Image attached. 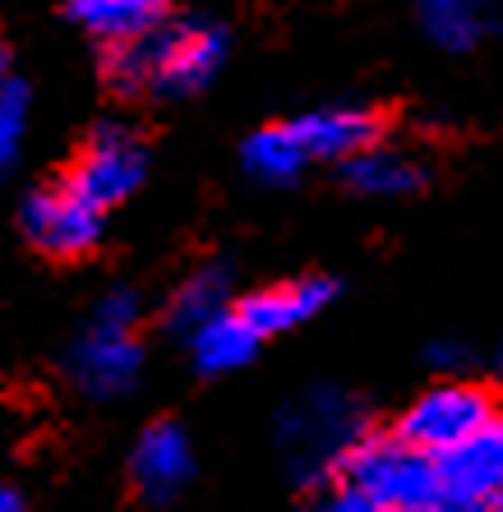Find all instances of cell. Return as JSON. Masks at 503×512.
I'll return each mask as SVG.
<instances>
[{
  "mask_svg": "<svg viewBox=\"0 0 503 512\" xmlns=\"http://www.w3.org/2000/svg\"><path fill=\"white\" fill-rule=\"evenodd\" d=\"M227 65V33L208 19H162L153 33L116 42L102 60V79L116 97H190Z\"/></svg>",
  "mask_w": 503,
  "mask_h": 512,
  "instance_id": "obj_1",
  "label": "cell"
},
{
  "mask_svg": "<svg viewBox=\"0 0 503 512\" xmlns=\"http://www.w3.org/2000/svg\"><path fill=\"white\" fill-rule=\"evenodd\" d=\"M328 508L342 512H439V471L434 453L407 443L402 434H370L360 429L333 471Z\"/></svg>",
  "mask_w": 503,
  "mask_h": 512,
  "instance_id": "obj_2",
  "label": "cell"
},
{
  "mask_svg": "<svg viewBox=\"0 0 503 512\" xmlns=\"http://www.w3.org/2000/svg\"><path fill=\"white\" fill-rule=\"evenodd\" d=\"M139 291L116 286L93 305V319L70 351V374L88 397H125L144 374V346H139Z\"/></svg>",
  "mask_w": 503,
  "mask_h": 512,
  "instance_id": "obj_3",
  "label": "cell"
},
{
  "mask_svg": "<svg viewBox=\"0 0 503 512\" xmlns=\"http://www.w3.org/2000/svg\"><path fill=\"white\" fill-rule=\"evenodd\" d=\"M365 420H360V402L342 388H314L305 393L296 406H287L277 416V443H282V457H287L291 476L300 485L324 489L333 480L337 462L347 453V443L356 439Z\"/></svg>",
  "mask_w": 503,
  "mask_h": 512,
  "instance_id": "obj_4",
  "label": "cell"
},
{
  "mask_svg": "<svg viewBox=\"0 0 503 512\" xmlns=\"http://www.w3.org/2000/svg\"><path fill=\"white\" fill-rule=\"evenodd\" d=\"M144 176H148L144 143L134 139V130H125L120 120H102V125L88 134L84 153L74 157L65 185H70L79 199H88L93 208L107 213V208L130 199V194L144 185Z\"/></svg>",
  "mask_w": 503,
  "mask_h": 512,
  "instance_id": "obj_5",
  "label": "cell"
},
{
  "mask_svg": "<svg viewBox=\"0 0 503 512\" xmlns=\"http://www.w3.org/2000/svg\"><path fill=\"white\" fill-rule=\"evenodd\" d=\"M499 411L494 393L485 383H471V379H448V383H434L416 402L402 411L397 420V434L425 453H444L453 448L457 439H467L471 429H480L485 420Z\"/></svg>",
  "mask_w": 503,
  "mask_h": 512,
  "instance_id": "obj_6",
  "label": "cell"
},
{
  "mask_svg": "<svg viewBox=\"0 0 503 512\" xmlns=\"http://www.w3.org/2000/svg\"><path fill=\"white\" fill-rule=\"evenodd\" d=\"M434 471H439V494L444 508L471 512V508H494L503 489V416L494 411L480 429H471L467 439H457L453 448L434 453Z\"/></svg>",
  "mask_w": 503,
  "mask_h": 512,
  "instance_id": "obj_7",
  "label": "cell"
},
{
  "mask_svg": "<svg viewBox=\"0 0 503 512\" xmlns=\"http://www.w3.org/2000/svg\"><path fill=\"white\" fill-rule=\"evenodd\" d=\"M102 208H93L88 199L60 180L47 190H33L24 199V213H19V227H24L28 245H37L51 259H79V254L97 250L102 240Z\"/></svg>",
  "mask_w": 503,
  "mask_h": 512,
  "instance_id": "obj_8",
  "label": "cell"
},
{
  "mask_svg": "<svg viewBox=\"0 0 503 512\" xmlns=\"http://www.w3.org/2000/svg\"><path fill=\"white\" fill-rule=\"evenodd\" d=\"M337 296H342V282L314 273V277H296V282H282V286H264V291H254L245 300H231V305L259 333V342H268V337H282L291 328H300V323H310L314 314H324Z\"/></svg>",
  "mask_w": 503,
  "mask_h": 512,
  "instance_id": "obj_9",
  "label": "cell"
},
{
  "mask_svg": "<svg viewBox=\"0 0 503 512\" xmlns=\"http://www.w3.org/2000/svg\"><path fill=\"white\" fill-rule=\"evenodd\" d=\"M130 480L139 489V499L148 503H171L176 494H185V485L194 480V443L176 420H157L139 434L130 457Z\"/></svg>",
  "mask_w": 503,
  "mask_h": 512,
  "instance_id": "obj_10",
  "label": "cell"
},
{
  "mask_svg": "<svg viewBox=\"0 0 503 512\" xmlns=\"http://www.w3.org/2000/svg\"><path fill=\"white\" fill-rule=\"evenodd\" d=\"M342 180L365 199H407L425 185V167L402 148H379V139L360 153L342 157Z\"/></svg>",
  "mask_w": 503,
  "mask_h": 512,
  "instance_id": "obj_11",
  "label": "cell"
},
{
  "mask_svg": "<svg viewBox=\"0 0 503 512\" xmlns=\"http://www.w3.org/2000/svg\"><path fill=\"white\" fill-rule=\"evenodd\" d=\"M185 342H190V360L199 374H231L240 365H250L254 351H259V333L240 319L236 305L208 314L199 328L185 333Z\"/></svg>",
  "mask_w": 503,
  "mask_h": 512,
  "instance_id": "obj_12",
  "label": "cell"
},
{
  "mask_svg": "<svg viewBox=\"0 0 503 512\" xmlns=\"http://www.w3.org/2000/svg\"><path fill=\"white\" fill-rule=\"evenodd\" d=\"M291 125H296L310 162H342V157L360 153L365 143L379 139V120L356 107H324V111H310V116L291 120Z\"/></svg>",
  "mask_w": 503,
  "mask_h": 512,
  "instance_id": "obj_13",
  "label": "cell"
},
{
  "mask_svg": "<svg viewBox=\"0 0 503 512\" xmlns=\"http://www.w3.org/2000/svg\"><path fill=\"white\" fill-rule=\"evenodd\" d=\"M65 14H70L88 37L116 47V42H134V37L153 33V28L167 19V5H162V0H70Z\"/></svg>",
  "mask_w": 503,
  "mask_h": 512,
  "instance_id": "obj_14",
  "label": "cell"
},
{
  "mask_svg": "<svg viewBox=\"0 0 503 512\" xmlns=\"http://www.w3.org/2000/svg\"><path fill=\"white\" fill-rule=\"evenodd\" d=\"M416 19L444 51H476L499 28L490 0H416Z\"/></svg>",
  "mask_w": 503,
  "mask_h": 512,
  "instance_id": "obj_15",
  "label": "cell"
},
{
  "mask_svg": "<svg viewBox=\"0 0 503 512\" xmlns=\"http://www.w3.org/2000/svg\"><path fill=\"white\" fill-rule=\"evenodd\" d=\"M240 162L250 171L259 185H296L305 171H310V153H305V143H300L296 125H264V130H254L240 148Z\"/></svg>",
  "mask_w": 503,
  "mask_h": 512,
  "instance_id": "obj_16",
  "label": "cell"
},
{
  "mask_svg": "<svg viewBox=\"0 0 503 512\" xmlns=\"http://www.w3.org/2000/svg\"><path fill=\"white\" fill-rule=\"evenodd\" d=\"M231 305V268L227 263H208L199 273H190L176 286V296L167 300V328H176L180 337L199 328L208 314Z\"/></svg>",
  "mask_w": 503,
  "mask_h": 512,
  "instance_id": "obj_17",
  "label": "cell"
},
{
  "mask_svg": "<svg viewBox=\"0 0 503 512\" xmlns=\"http://www.w3.org/2000/svg\"><path fill=\"white\" fill-rule=\"evenodd\" d=\"M24 134H28V88L5 79L0 84V176L14 167Z\"/></svg>",
  "mask_w": 503,
  "mask_h": 512,
  "instance_id": "obj_18",
  "label": "cell"
},
{
  "mask_svg": "<svg viewBox=\"0 0 503 512\" xmlns=\"http://www.w3.org/2000/svg\"><path fill=\"white\" fill-rule=\"evenodd\" d=\"M430 360L434 365H448V370H457V365H467V351L457 342H439V346H430Z\"/></svg>",
  "mask_w": 503,
  "mask_h": 512,
  "instance_id": "obj_19",
  "label": "cell"
},
{
  "mask_svg": "<svg viewBox=\"0 0 503 512\" xmlns=\"http://www.w3.org/2000/svg\"><path fill=\"white\" fill-rule=\"evenodd\" d=\"M14 508H24V494L10 485H0V512H14Z\"/></svg>",
  "mask_w": 503,
  "mask_h": 512,
  "instance_id": "obj_20",
  "label": "cell"
},
{
  "mask_svg": "<svg viewBox=\"0 0 503 512\" xmlns=\"http://www.w3.org/2000/svg\"><path fill=\"white\" fill-rule=\"evenodd\" d=\"M5 79H10V47L0 42V84H5Z\"/></svg>",
  "mask_w": 503,
  "mask_h": 512,
  "instance_id": "obj_21",
  "label": "cell"
},
{
  "mask_svg": "<svg viewBox=\"0 0 503 512\" xmlns=\"http://www.w3.org/2000/svg\"><path fill=\"white\" fill-rule=\"evenodd\" d=\"M494 508H503V489H499V499H494Z\"/></svg>",
  "mask_w": 503,
  "mask_h": 512,
  "instance_id": "obj_22",
  "label": "cell"
},
{
  "mask_svg": "<svg viewBox=\"0 0 503 512\" xmlns=\"http://www.w3.org/2000/svg\"><path fill=\"white\" fill-rule=\"evenodd\" d=\"M499 365H503V342H499Z\"/></svg>",
  "mask_w": 503,
  "mask_h": 512,
  "instance_id": "obj_23",
  "label": "cell"
}]
</instances>
